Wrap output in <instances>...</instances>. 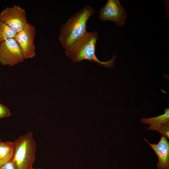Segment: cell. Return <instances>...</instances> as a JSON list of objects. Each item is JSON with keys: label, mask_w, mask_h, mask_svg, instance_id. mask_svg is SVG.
Wrapping results in <instances>:
<instances>
[{"label": "cell", "mask_w": 169, "mask_h": 169, "mask_svg": "<svg viewBox=\"0 0 169 169\" xmlns=\"http://www.w3.org/2000/svg\"><path fill=\"white\" fill-rule=\"evenodd\" d=\"M98 38L96 31L87 32L81 38L65 50V54L73 63L87 60L102 66L112 68L116 55L106 62L100 61L95 54V45Z\"/></svg>", "instance_id": "obj_1"}, {"label": "cell", "mask_w": 169, "mask_h": 169, "mask_svg": "<svg viewBox=\"0 0 169 169\" xmlns=\"http://www.w3.org/2000/svg\"><path fill=\"white\" fill-rule=\"evenodd\" d=\"M95 13L94 9L86 5L76 12L61 26L59 40L64 49L69 48L86 34L88 20Z\"/></svg>", "instance_id": "obj_2"}, {"label": "cell", "mask_w": 169, "mask_h": 169, "mask_svg": "<svg viewBox=\"0 0 169 169\" xmlns=\"http://www.w3.org/2000/svg\"><path fill=\"white\" fill-rule=\"evenodd\" d=\"M13 142L14 150L11 161L16 169H33L36 157L37 144L32 133L20 136Z\"/></svg>", "instance_id": "obj_3"}, {"label": "cell", "mask_w": 169, "mask_h": 169, "mask_svg": "<svg viewBox=\"0 0 169 169\" xmlns=\"http://www.w3.org/2000/svg\"><path fill=\"white\" fill-rule=\"evenodd\" d=\"M20 48L14 38L0 44V63L3 66H13L24 61Z\"/></svg>", "instance_id": "obj_4"}, {"label": "cell", "mask_w": 169, "mask_h": 169, "mask_svg": "<svg viewBox=\"0 0 169 169\" xmlns=\"http://www.w3.org/2000/svg\"><path fill=\"white\" fill-rule=\"evenodd\" d=\"M0 19L17 33L22 30L28 23L25 10L16 4L3 10L0 13Z\"/></svg>", "instance_id": "obj_5"}, {"label": "cell", "mask_w": 169, "mask_h": 169, "mask_svg": "<svg viewBox=\"0 0 169 169\" xmlns=\"http://www.w3.org/2000/svg\"><path fill=\"white\" fill-rule=\"evenodd\" d=\"M34 26L28 23L26 26L16 34L14 38L18 43L24 59L33 58L35 55Z\"/></svg>", "instance_id": "obj_6"}, {"label": "cell", "mask_w": 169, "mask_h": 169, "mask_svg": "<svg viewBox=\"0 0 169 169\" xmlns=\"http://www.w3.org/2000/svg\"><path fill=\"white\" fill-rule=\"evenodd\" d=\"M99 17L101 21L109 20L115 22L120 26L125 23L127 17L124 7L118 0H108L105 5L100 10Z\"/></svg>", "instance_id": "obj_7"}, {"label": "cell", "mask_w": 169, "mask_h": 169, "mask_svg": "<svg viewBox=\"0 0 169 169\" xmlns=\"http://www.w3.org/2000/svg\"><path fill=\"white\" fill-rule=\"evenodd\" d=\"M144 140L155 151L158 158V169H169V143L166 137L162 136L157 144H151L146 138Z\"/></svg>", "instance_id": "obj_8"}, {"label": "cell", "mask_w": 169, "mask_h": 169, "mask_svg": "<svg viewBox=\"0 0 169 169\" xmlns=\"http://www.w3.org/2000/svg\"><path fill=\"white\" fill-rule=\"evenodd\" d=\"M140 121L150 125L146 130H156L162 125L169 123V108H167L164 110V113L162 115L153 117L141 119Z\"/></svg>", "instance_id": "obj_9"}, {"label": "cell", "mask_w": 169, "mask_h": 169, "mask_svg": "<svg viewBox=\"0 0 169 169\" xmlns=\"http://www.w3.org/2000/svg\"><path fill=\"white\" fill-rule=\"evenodd\" d=\"M13 142H2L0 144V167L12 159L14 152Z\"/></svg>", "instance_id": "obj_10"}, {"label": "cell", "mask_w": 169, "mask_h": 169, "mask_svg": "<svg viewBox=\"0 0 169 169\" xmlns=\"http://www.w3.org/2000/svg\"><path fill=\"white\" fill-rule=\"evenodd\" d=\"M17 33L0 19V44L9 39L14 38Z\"/></svg>", "instance_id": "obj_11"}, {"label": "cell", "mask_w": 169, "mask_h": 169, "mask_svg": "<svg viewBox=\"0 0 169 169\" xmlns=\"http://www.w3.org/2000/svg\"><path fill=\"white\" fill-rule=\"evenodd\" d=\"M156 131L159 132L162 136L169 138V123L162 125L161 127L156 129Z\"/></svg>", "instance_id": "obj_12"}, {"label": "cell", "mask_w": 169, "mask_h": 169, "mask_svg": "<svg viewBox=\"0 0 169 169\" xmlns=\"http://www.w3.org/2000/svg\"><path fill=\"white\" fill-rule=\"evenodd\" d=\"M10 115L9 110L7 107L0 103V119L9 117Z\"/></svg>", "instance_id": "obj_13"}, {"label": "cell", "mask_w": 169, "mask_h": 169, "mask_svg": "<svg viewBox=\"0 0 169 169\" xmlns=\"http://www.w3.org/2000/svg\"><path fill=\"white\" fill-rule=\"evenodd\" d=\"M0 169H16L13 164L10 161L3 164L0 167Z\"/></svg>", "instance_id": "obj_14"}, {"label": "cell", "mask_w": 169, "mask_h": 169, "mask_svg": "<svg viewBox=\"0 0 169 169\" xmlns=\"http://www.w3.org/2000/svg\"><path fill=\"white\" fill-rule=\"evenodd\" d=\"M33 169H44L43 168H33Z\"/></svg>", "instance_id": "obj_15"}, {"label": "cell", "mask_w": 169, "mask_h": 169, "mask_svg": "<svg viewBox=\"0 0 169 169\" xmlns=\"http://www.w3.org/2000/svg\"><path fill=\"white\" fill-rule=\"evenodd\" d=\"M2 142V141H1V139L0 138V144Z\"/></svg>", "instance_id": "obj_16"}]
</instances>
